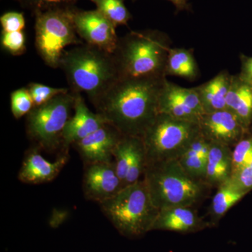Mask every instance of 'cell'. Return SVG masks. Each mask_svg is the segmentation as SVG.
I'll list each match as a JSON object with an SVG mask.
<instances>
[{
  "instance_id": "obj_28",
  "label": "cell",
  "mask_w": 252,
  "mask_h": 252,
  "mask_svg": "<svg viewBox=\"0 0 252 252\" xmlns=\"http://www.w3.org/2000/svg\"><path fill=\"white\" fill-rule=\"evenodd\" d=\"M252 161V134L248 133L233 148V174ZM232 177V176H231Z\"/></svg>"
},
{
  "instance_id": "obj_5",
  "label": "cell",
  "mask_w": 252,
  "mask_h": 252,
  "mask_svg": "<svg viewBox=\"0 0 252 252\" xmlns=\"http://www.w3.org/2000/svg\"><path fill=\"white\" fill-rule=\"evenodd\" d=\"M99 204L104 215L126 235H139L152 230L159 212L144 180L126 186Z\"/></svg>"
},
{
  "instance_id": "obj_26",
  "label": "cell",
  "mask_w": 252,
  "mask_h": 252,
  "mask_svg": "<svg viewBox=\"0 0 252 252\" xmlns=\"http://www.w3.org/2000/svg\"><path fill=\"white\" fill-rule=\"evenodd\" d=\"M25 9L33 14L45 12L50 10L73 9L78 0H17Z\"/></svg>"
},
{
  "instance_id": "obj_9",
  "label": "cell",
  "mask_w": 252,
  "mask_h": 252,
  "mask_svg": "<svg viewBox=\"0 0 252 252\" xmlns=\"http://www.w3.org/2000/svg\"><path fill=\"white\" fill-rule=\"evenodd\" d=\"M158 113L194 123L205 114L196 88L182 87L167 78L159 94Z\"/></svg>"
},
{
  "instance_id": "obj_20",
  "label": "cell",
  "mask_w": 252,
  "mask_h": 252,
  "mask_svg": "<svg viewBox=\"0 0 252 252\" xmlns=\"http://www.w3.org/2000/svg\"><path fill=\"white\" fill-rule=\"evenodd\" d=\"M210 143V141L200 134L190 144L188 150L178 159L184 170L195 180L205 182Z\"/></svg>"
},
{
  "instance_id": "obj_29",
  "label": "cell",
  "mask_w": 252,
  "mask_h": 252,
  "mask_svg": "<svg viewBox=\"0 0 252 252\" xmlns=\"http://www.w3.org/2000/svg\"><path fill=\"white\" fill-rule=\"evenodd\" d=\"M27 88L34 101V107L42 105L56 96L67 94L69 91V89L64 88L51 87L39 83H31Z\"/></svg>"
},
{
  "instance_id": "obj_10",
  "label": "cell",
  "mask_w": 252,
  "mask_h": 252,
  "mask_svg": "<svg viewBox=\"0 0 252 252\" xmlns=\"http://www.w3.org/2000/svg\"><path fill=\"white\" fill-rule=\"evenodd\" d=\"M74 23L78 35L84 43L114 54L119 40L117 28L98 10L74 9Z\"/></svg>"
},
{
  "instance_id": "obj_27",
  "label": "cell",
  "mask_w": 252,
  "mask_h": 252,
  "mask_svg": "<svg viewBox=\"0 0 252 252\" xmlns=\"http://www.w3.org/2000/svg\"><path fill=\"white\" fill-rule=\"evenodd\" d=\"M34 107V101L28 88H21L11 93V110L16 119L28 115Z\"/></svg>"
},
{
  "instance_id": "obj_6",
  "label": "cell",
  "mask_w": 252,
  "mask_h": 252,
  "mask_svg": "<svg viewBox=\"0 0 252 252\" xmlns=\"http://www.w3.org/2000/svg\"><path fill=\"white\" fill-rule=\"evenodd\" d=\"M200 134L198 123L158 114L141 137L145 150L146 165L178 160Z\"/></svg>"
},
{
  "instance_id": "obj_21",
  "label": "cell",
  "mask_w": 252,
  "mask_h": 252,
  "mask_svg": "<svg viewBox=\"0 0 252 252\" xmlns=\"http://www.w3.org/2000/svg\"><path fill=\"white\" fill-rule=\"evenodd\" d=\"M200 74L193 49L170 48L165 68V75L176 76L194 81Z\"/></svg>"
},
{
  "instance_id": "obj_35",
  "label": "cell",
  "mask_w": 252,
  "mask_h": 252,
  "mask_svg": "<svg viewBox=\"0 0 252 252\" xmlns=\"http://www.w3.org/2000/svg\"><path fill=\"white\" fill-rule=\"evenodd\" d=\"M91 1H93V2H94V4H96V3L97 2V1H99V0H91Z\"/></svg>"
},
{
  "instance_id": "obj_30",
  "label": "cell",
  "mask_w": 252,
  "mask_h": 252,
  "mask_svg": "<svg viewBox=\"0 0 252 252\" xmlns=\"http://www.w3.org/2000/svg\"><path fill=\"white\" fill-rule=\"evenodd\" d=\"M1 44L3 49L12 56H21L26 51V38L23 31L1 32Z\"/></svg>"
},
{
  "instance_id": "obj_22",
  "label": "cell",
  "mask_w": 252,
  "mask_h": 252,
  "mask_svg": "<svg viewBox=\"0 0 252 252\" xmlns=\"http://www.w3.org/2000/svg\"><path fill=\"white\" fill-rule=\"evenodd\" d=\"M217 189L210 207V215L215 220L224 216L230 209L249 193L240 189L231 178L225 181Z\"/></svg>"
},
{
  "instance_id": "obj_7",
  "label": "cell",
  "mask_w": 252,
  "mask_h": 252,
  "mask_svg": "<svg viewBox=\"0 0 252 252\" xmlns=\"http://www.w3.org/2000/svg\"><path fill=\"white\" fill-rule=\"evenodd\" d=\"M75 9L50 10L34 15L36 51L50 67H60L68 46L85 44L74 26Z\"/></svg>"
},
{
  "instance_id": "obj_1",
  "label": "cell",
  "mask_w": 252,
  "mask_h": 252,
  "mask_svg": "<svg viewBox=\"0 0 252 252\" xmlns=\"http://www.w3.org/2000/svg\"><path fill=\"white\" fill-rule=\"evenodd\" d=\"M164 79H118L94 107L123 135L142 137L158 113Z\"/></svg>"
},
{
  "instance_id": "obj_32",
  "label": "cell",
  "mask_w": 252,
  "mask_h": 252,
  "mask_svg": "<svg viewBox=\"0 0 252 252\" xmlns=\"http://www.w3.org/2000/svg\"><path fill=\"white\" fill-rule=\"evenodd\" d=\"M231 180L245 191L252 190V161L232 175Z\"/></svg>"
},
{
  "instance_id": "obj_24",
  "label": "cell",
  "mask_w": 252,
  "mask_h": 252,
  "mask_svg": "<svg viewBox=\"0 0 252 252\" xmlns=\"http://www.w3.org/2000/svg\"><path fill=\"white\" fill-rule=\"evenodd\" d=\"M95 4L97 10L116 28L126 26L132 18L124 0H99Z\"/></svg>"
},
{
  "instance_id": "obj_33",
  "label": "cell",
  "mask_w": 252,
  "mask_h": 252,
  "mask_svg": "<svg viewBox=\"0 0 252 252\" xmlns=\"http://www.w3.org/2000/svg\"><path fill=\"white\" fill-rule=\"evenodd\" d=\"M240 72L238 75L243 80L252 84V56L240 54Z\"/></svg>"
},
{
  "instance_id": "obj_25",
  "label": "cell",
  "mask_w": 252,
  "mask_h": 252,
  "mask_svg": "<svg viewBox=\"0 0 252 252\" xmlns=\"http://www.w3.org/2000/svg\"><path fill=\"white\" fill-rule=\"evenodd\" d=\"M146 167V154L142 138L138 137L136 140L132 152V158L128 171L126 176V186L132 185L140 180V177L144 175Z\"/></svg>"
},
{
  "instance_id": "obj_2",
  "label": "cell",
  "mask_w": 252,
  "mask_h": 252,
  "mask_svg": "<svg viewBox=\"0 0 252 252\" xmlns=\"http://www.w3.org/2000/svg\"><path fill=\"white\" fill-rule=\"evenodd\" d=\"M172 41L157 30L131 31L119 38L114 59L119 79H164Z\"/></svg>"
},
{
  "instance_id": "obj_17",
  "label": "cell",
  "mask_w": 252,
  "mask_h": 252,
  "mask_svg": "<svg viewBox=\"0 0 252 252\" xmlns=\"http://www.w3.org/2000/svg\"><path fill=\"white\" fill-rule=\"evenodd\" d=\"M232 75L228 70H222L210 80L195 87L205 114L226 109Z\"/></svg>"
},
{
  "instance_id": "obj_11",
  "label": "cell",
  "mask_w": 252,
  "mask_h": 252,
  "mask_svg": "<svg viewBox=\"0 0 252 252\" xmlns=\"http://www.w3.org/2000/svg\"><path fill=\"white\" fill-rule=\"evenodd\" d=\"M198 124L200 134L207 140L232 149L250 132L238 118L227 109L204 114Z\"/></svg>"
},
{
  "instance_id": "obj_36",
  "label": "cell",
  "mask_w": 252,
  "mask_h": 252,
  "mask_svg": "<svg viewBox=\"0 0 252 252\" xmlns=\"http://www.w3.org/2000/svg\"><path fill=\"white\" fill-rule=\"evenodd\" d=\"M250 133L252 134V125L251 126V127H250Z\"/></svg>"
},
{
  "instance_id": "obj_19",
  "label": "cell",
  "mask_w": 252,
  "mask_h": 252,
  "mask_svg": "<svg viewBox=\"0 0 252 252\" xmlns=\"http://www.w3.org/2000/svg\"><path fill=\"white\" fill-rule=\"evenodd\" d=\"M226 109L250 130L252 125V84L243 80L238 74L232 75Z\"/></svg>"
},
{
  "instance_id": "obj_12",
  "label": "cell",
  "mask_w": 252,
  "mask_h": 252,
  "mask_svg": "<svg viewBox=\"0 0 252 252\" xmlns=\"http://www.w3.org/2000/svg\"><path fill=\"white\" fill-rule=\"evenodd\" d=\"M86 165L83 190L88 200L100 203L124 188L114 162H94Z\"/></svg>"
},
{
  "instance_id": "obj_3",
  "label": "cell",
  "mask_w": 252,
  "mask_h": 252,
  "mask_svg": "<svg viewBox=\"0 0 252 252\" xmlns=\"http://www.w3.org/2000/svg\"><path fill=\"white\" fill-rule=\"evenodd\" d=\"M59 67L70 91L84 93L94 105L119 79L113 54L86 43L64 51Z\"/></svg>"
},
{
  "instance_id": "obj_16",
  "label": "cell",
  "mask_w": 252,
  "mask_h": 252,
  "mask_svg": "<svg viewBox=\"0 0 252 252\" xmlns=\"http://www.w3.org/2000/svg\"><path fill=\"white\" fill-rule=\"evenodd\" d=\"M193 207H174L159 210L152 230L189 233L205 228L206 223Z\"/></svg>"
},
{
  "instance_id": "obj_8",
  "label": "cell",
  "mask_w": 252,
  "mask_h": 252,
  "mask_svg": "<svg viewBox=\"0 0 252 252\" xmlns=\"http://www.w3.org/2000/svg\"><path fill=\"white\" fill-rule=\"evenodd\" d=\"M75 94L69 91L33 108L27 115L28 135L41 148L55 150L63 145V131L71 118Z\"/></svg>"
},
{
  "instance_id": "obj_18",
  "label": "cell",
  "mask_w": 252,
  "mask_h": 252,
  "mask_svg": "<svg viewBox=\"0 0 252 252\" xmlns=\"http://www.w3.org/2000/svg\"><path fill=\"white\" fill-rule=\"evenodd\" d=\"M233 174V149L224 144L210 143L205 182L210 188L229 180Z\"/></svg>"
},
{
  "instance_id": "obj_23",
  "label": "cell",
  "mask_w": 252,
  "mask_h": 252,
  "mask_svg": "<svg viewBox=\"0 0 252 252\" xmlns=\"http://www.w3.org/2000/svg\"><path fill=\"white\" fill-rule=\"evenodd\" d=\"M138 137L133 136H123L122 138L117 144L114 151V163L119 178L122 181L124 187H125V182L132 152L135 146L136 140Z\"/></svg>"
},
{
  "instance_id": "obj_14",
  "label": "cell",
  "mask_w": 252,
  "mask_h": 252,
  "mask_svg": "<svg viewBox=\"0 0 252 252\" xmlns=\"http://www.w3.org/2000/svg\"><path fill=\"white\" fill-rule=\"evenodd\" d=\"M74 114L68 121L63 133L62 146L64 147L74 145L107 124L100 114L91 112L81 94L74 93Z\"/></svg>"
},
{
  "instance_id": "obj_31",
  "label": "cell",
  "mask_w": 252,
  "mask_h": 252,
  "mask_svg": "<svg viewBox=\"0 0 252 252\" xmlns=\"http://www.w3.org/2000/svg\"><path fill=\"white\" fill-rule=\"evenodd\" d=\"M3 32L23 31L26 26V19L22 13L11 11L5 13L0 18Z\"/></svg>"
},
{
  "instance_id": "obj_15",
  "label": "cell",
  "mask_w": 252,
  "mask_h": 252,
  "mask_svg": "<svg viewBox=\"0 0 252 252\" xmlns=\"http://www.w3.org/2000/svg\"><path fill=\"white\" fill-rule=\"evenodd\" d=\"M67 161V156L65 155L56 161H49L36 149H32L23 160L18 179L32 185L51 182L59 175Z\"/></svg>"
},
{
  "instance_id": "obj_4",
  "label": "cell",
  "mask_w": 252,
  "mask_h": 252,
  "mask_svg": "<svg viewBox=\"0 0 252 252\" xmlns=\"http://www.w3.org/2000/svg\"><path fill=\"white\" fill-rule=\"evenodd\" d=\"M143 175L152 201L159 210L193 207L205 198L210 189L203 181L187 174L178 160L147 164Z\"/></svg>"
},
{
  "instance_id": "obj_34",
  "label": "cell",
  "mask_w": 252,
  "mask_h": 252,
  "mask_svg": "<svg viewBox=\"0 0 252 252\" xmlns=\"http://www.w3.org/2000/svg\"><path fill=\"white\" fill-rule=\"evenodd\" d=\"M175 5L177 11H190L191 6L189 3V0H168Z\"/></svg>"
},
{
  "instance_id": "obj_13",
  "label": "cell",
  "mask_w": 252,
  "mask_h": 252,
  "mask_svg": "<svg viewBox=\"0 0 252 252\" xmlns=\"http://www.w3.org/2000/svg\"><path fill=\"white\" fill-rule=\"evenodd\" d=\"M123 136L114 126L105 124L74 145L86 164L111 162L114 149Z\"/></svg>"
}]
</instances>
